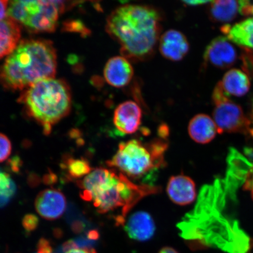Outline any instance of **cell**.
Here are the masks:
<instances>
[{
	"label": "cell",
	"instance_id": "cell-1",
	"mask_svg": "<svg viewBox=\"0 0 253 253\" xmlns=\"http://www.w3.org/2000/svg\"><path fill=\"white\" fill-rule=\"evenodd\" d=\"M162 15L149 5L126 4L113 10L106 30L121 47L123 56L142 61L153 55L160 40Z\"/></svg>",
	"mask_w": 253,
	"mask_h": 253
},
{
	"label": "cell",
	"instance_id": "cell-2",
	"mask_svg": "<svg viewBox=\"0 0 253 253\" xmlns=\"http://www.w3.org/2000/svg\"><path fill=\"white\" fill-rule=\"evenodd\" d=\"M78 182L81 198L93 202L99 213L121 211L118 225H124L126 215L142 198L159 192L157 187L135 184L123 173L105 169H94Z\"/></svg>",
	"mask_w": 253,
	"mask_h": 253
},
{
	"label": "cell",
	"instance_id": "cell-3",
	"mask_svg": "<svg viewBox=\"0 0 253 253\" xmlns=\"http://www.w3.org/2000/svg\"><path fill=\"white\" fill-rule=\"evenodd\" d=\"M56 68L51 41L23 40L0 67V83L9 90H24L44 79L55 78Z\"/></svg>",
	"mask_w": 253,
	"mask_h": 253
},
{
	"label": "cell",
	"instance_id": "cell-4",
	"mask_svg": "<svg viewBox=\"0 0 253 253\" xmlns=\"http://www.w3.org/2000/svg\"><path fill=\"white\" fill-rule=\"evenodd\" d=\"M27 115L42 126L46 135L65 118L72 107L70 87L62 79L50 78L24 90L18 99Z\"/></svg>",
	"mask_w": 253,
	"mask_h": 253
},
{
	"label": "cell",
	"instance_id": "cell-5",
	"mask_svg": "<svg viewBox=\"0 0 253 253\" xmlns=\"http://www.w3.org/2000/svg\"><path fill=\"white\" fill-rule=\"evenodd\" d=\"M167 147V142L160 139L147 144L137 140L122 142L107 165L130 180L141 179L164 166Z\"/></svg>",
	"mask_w": 253,
	"mask_h": 253
},
{
	"label": "cell",
	"instance_id": "cell-6",
	"mask_svg": "<svg viewBox=\"0 0 253 253\" xmlns=\"http://www.w3.org/2000/svg\"><path fill=\"white\" fill-rule=\"evenodd\" d=\"M63 1H12L9 2L8 17L34 33L55 30L60 14L64 12Z\"/></svg>",
	"mask_w": 253,
	"mask_h": 253
},
{
	"label": "cell",
	"instance_id": "cell-7",
	"mask_svg": "<svg viewBox=\"0 0 253 253\" xmlns=\"http://www.w3.org/2000/svg\"><path fill=\"white\" fill-rule=\"evenodd\" d=\"M213 120L218 133L239 132L253 137V122L245 115L241 107L231 100L220 82L212 94Z\"/></svg>",
	"mask_w": 253,
	"mask_h": 253
},
{
	"label": "cell",
	"instance_id": "cell-8",
	"mask_svg": "<svg viewBox=\"0 0 253 253\" xmlns=\"http://www.w3.org/2000/svg\"><path fill=\"white\" fill-rule=\"evenodd\" d=\"M205 62L219 69H227L235 64L237 53L235 47L226 37H218L211 41L204 53Z\"/></svg>",
	"mask_w": 253,
	"mask_h": 253
},
{
	"label": "cell",
	"instance_id": "cell-9",
	"mask_svg": "<svg viewBox=\"0 0 253 253\" xmlns=\"http://www.w3.org/2000/svg\"><path fill=\"white\" fill-rule=\"evenodd\" d=\"M37 212L44 219H58L65 212L66 201L65 195L55 189L43 190L38 195L35 202Z\"/></svg>",
	"mask_w": 253,
	"mask_h": 253
},
{
	"label": "cell",
	"instance_id": "cell-10",
	"mask_svg": "<svg viewBox=\"0 0 253 253\" xmlns=\"http://www.w3.org/2000/svg\"><path fill=\"white\" fill-rule=\"evenodd\" d=\"M142 111L137 103L126 101L117 107L114 113L113 123L122 133L133 134L141 124Z\"/></svg>",
	"mask_w": 253,
	"mask_h": 253
},
{
	"label": "cell",
	"instance_id": "cell-11",
	"mask_svg": "<svg viewBox=\"0 0 253 253\" xmlns=\"http://www.w3.org/2000/svg\"><path fill=\"white\" fill-rule=\"evenodd\" d=\"M159 49L164 58L171 61H179L187 55L189 44L181 32L170 30L160 37Z\"/></svg>",
	"mask_w": 253,
	"mask_h": 253
},
{
	"label": "cell",
	"instance_id": "cell-12",
	"mask_svg": "<svg viewBox=\"0 0 253 253\" xmlns=\"http://www.w3.org/2000/svg\"><path fill=\"white\" fill-rule=\"evenodd\" d=\"M134 76V69L124 56L110 58L104 68V77L111 86L121 88L128 85Z\"/></svg>",
	"mask_w": 253,
	"mask_h": 253
},
{
	"label": "cell",
	"instance_id": "cell-13",
	"mask_svg": "<svg viewBox=\"0 0 253 253\" xmlns=\"http://www.w3.org/2000/svg\"><path fill=\"white\" fill-rule=\"evenodd\" d=\"M167 192L174 204L185 206L194 202L197 198L195 183L188 176H172L169 179Z\"/></svg>",
	"mask_w": 253,
	"mask_h": 253
},
{
	"label": "cell",
	"instance_id": "cell-14",
	"mask_svg": "<svg viewBox=\"0 0 253 253\" xmlns=\"http://www.w3.org/2000/svg\"><path fill=\"white\" fill-rule=\"evenodd\" d=\"M125 229L129 238L139 242L150 240L156 231L153 218L144 211H138L126 220Z\"/></svg>",
	"mask_w": 253,
	"mask_h": 253
},
{
	"label": "cell",
	"instance_id": "cell-15",
	"mask_svg": "<svg viewBox=\"0 0 253 253\" xmlns=\"http://www.w3.org/2000/svg\"><path fill=\"white\" fill-rule=\"evenodd\" d=\"M218 132L213 119L205 114L194 117L188 125V133L193 140L205 144L213 140Z\"/></svg>",
	"mask_w": 253,
	"mask_h": 253
},
{
	"label": "cell",
	"instance_id": "cell-16",
	"mask_svg": "<svg viewBox=\"0 0 253 253\" xmlns=\"http://www.w3.org/2000/svg\"><path fill=\"white\" fill-rule=\"evenodd\" d=\"M221 31L227 39L245 48L253 49V17L246 19L233 26L224 25Z\"/></svg>",
	"mask_w": 253,
	"mask_h": 253
},
{
	"label": "cell",
	"instance_id": "cell-17",
	"mask_svg": "<svg viewBox=\"0 0 253 253\" xmlns=\"http://www.w3.org/2000/svg\"><path fill=\"white\" fill-rule=\"evenodd\" d=\"M21 25L7 17L0 21V59L9 55L20 42Z\"/></svg>",
	"mask_w": 253,
	"mask_h": 253
},
{
	"label": "cell",
	"instance_id": "cell-18",
	"mask_svg": "<svg viewBox=\"0 0 253 253\" xmlns=\"http://www.w3.org/2000/svg\"><path fill=\"white\" fill-rule=\"evenodd\" d=\"M224 92L228 96H244L250 90L251 82L245 72L233 69L227 72L220 82Z\"/></svg>",
	"mask_w": 253,
	"mask_h": 253
},
{
	"label": "cell",
	"instance_id": "cell-19",
	"mask_svg": "<svg viewBox=\"0 0 253 253\" xmlns=\"http://www.w3.org/2000/svg\"><path fill=\"white\" fill-rule=\"evenodd\" d=\"M240 1L220 0L211 1L209 14L211 20L218 23H229L240 13Z\"/></svg>",
	"mask_w": 253,
	"mask_h": 253
},
{
	"label": "cell",
	"instance_id": "cell-20",
	"mask_svg": "<svg viewBox=\"0 0 253 253\" xmlns=\"http://www.w3.org/2000/svg\"><path fill=\"white\" fill-rule=\"evenodd\" d=\"M62 166L66 169L70 178L73 179L82 178L91 172L89 163L84 158L66 157Z\"/></svg>",
	"mask_w": 253,
	"mask_h": 253
},
{
	"label": "cell",
	"instance_id": "cell-21",
	"mask_svg": "<svg viewBox=\"0 0 253 253\" xmlns=\"http://www.w3.org/2000/svg\"><path fill=\"white\" fill-rule=\"evenodd\" d=\"M16 185L8 173L0 169V208L7 205L16 192Z\"/></svg>",
	"mask_w": 253,
	"mask_h": 253
},
{
	"label": "cell",
	"instance_id": "cell-22",
	"mask_svg": "<svg viewBox=\"0 0 253 253\" xmlns=\"http://www.w3.org/2000/svg\"><path fill=\"white\" fill-rule=\"evenodd\" d=\"M12 150L11 141L7 136L0 133V163L7 160Z\"/></svg>",
	"mask_w": 253,
	"mask_h": 253
},
{
	"label": "cell",
	"instance_id": "cell-23",
	"mask_svg": "<svg viewBox=\"0 0 253 253\" xmlns=\"http://www.w3.org/2000/svg\"><path fill=\"white\" fill-rule=\"evenodd\" d=\"M245 53L243 52L242 56L243 70L246 72L247 74L253 77V52L248 48H243Z\"/></svg>",
	"mask_w": 253,
	"mask_h": 253
},
{
	"label": "cell",
	"instance_id": "cell-24",
	"mask_svg": "<svg viewBox=\"0 0 253 253\" xmlns=\"http://www.w3.org/2000/svg\"><path fill=\"white\" fill-rule=\"evenodd\" d=\"M39 218L33 214L25 215L23 220V225L25 230L28 232H33L39 225Z\"/></svg>",
	"mask_w": 253,
	"mask_h": 253
},
{
	"label": "cell",
	"instance_id": "cell-25",
	"mask_svg": "<svg viewBox=\"0 0 253 253\" xmlns=\"http://www.w3.org/2000/svg\"><path fill=\"white\" fill-rule=\"evenodd\" d=\"M244 189L251 192L253 199V163L252 165L250 166L249 172L246 175Z\"/></svg>",
	"mask_w": 253,
	"mask_h": 253
},
{
	"label": "cell",
	"instance_id": "cell-26",
	"mask_svg": "<svg viewBox=\"0 0 253 253\" xmlns=\"http://www.w3.org/2000/svg\"><path fill=\"white\" fill-rule=\"evenodd\" d=\"M240 14L244 15H253V5L246 0L240 1Z\"/></svg>",
	"mask_w": 253,
	"mask_h": 253
},
{
	"label": "cell",
	"instance_id": "cell-27",
	"mask_svg": "<svg viewBox=\"0 0 253 253\" xmlns=\"http://www.w3.org/2000/svg\"><path fill=\"white\" fill-rule=\"evenodd\" d=\"M64 253H97L94 249L90 248H79L78 245L67 250Z\"/></svg>",
	"mask_w": 253,
	"mask_h": 253
},
{
	"label": "cell",
	"instance_id": "cell-28",
	"mask_svg": "<svg viewBox=\"0 0 253 253\" xmlns=\"http://www.w3.org/2000/svg\"><path fill=\"white\" fill-rule=\"evenodd\" d=\"M9 1H0V21L5 20L8 17L7 10Z\"/></svg>",
	"mask_w": 253,
	"mask_h": 253
},
{
	"label": "cell",
	"instance_id": "cell-29",
	"mask_svg": "<svg viewBox=\"0 0 253 253\" xmlns=\"http://www.w3.org/2000/svg\"><path fill=\"white\" fill-rule=\"evenodd\" d=\"M9 164H10L9 166H10L12 170L14 172L18 171L21 166L20 160H19L18 157H14L12 158L10 161H9Z\"/></svg>",
	"mask_w": 253,
	"mask_h": 253
},
{
	"label": "cell",
	"instance_id": "cell-30",
	"mask_svg": "<svg viewBox=\"0 0 253 253\" xmlns=\"http://www.w3.org/2000/svg\"><path fill=\"white\" fill-rule=\"evenodd\" d=\"M211 1H183L186 5L189 6H197L208 4L211 3Z\"/></svg>",
	"mask_w": 253,
	"mask_h": 253
},
{
	"label": "cell",
	"instance_id": "cell-31",
	"mask_svg": "<svg viewBox=\"0 0 253 253\" xmlns=\"http://www.w3.org/2000/svg\"><path fill=\"white\" fill-rule=\"evenodd\" d=\"M159 253H178L176 250L169 248V247H166L161 250Z\"/></svg>",
	"mask_w": 253,
	"mask_h": 253
},
{
	"label": "cell",
	"instance_id": "cell-32",
	"mask_svg": "<svg viewBox=\"0 0 253 253\" xmlns=\"http://www.w3.org/2000/svg\"><path fill=\"white\" fill-rule=\"evenodd\" d=\"M252 119L253 122V109H252Z\"/></svg>",
	"mask_w": 253,
	"mask_h": 253
}]
</instances>
